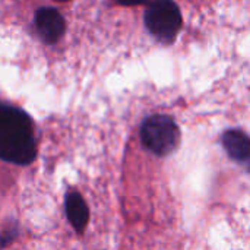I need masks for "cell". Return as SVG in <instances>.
Masks as SVG:
<instances>
[{
	"label": "cell",
	"instance_id": "5b68a950",
	"mask_svg": "<svg viewBox=\"0 0 250 250\" xmlns=\"http://www.w3.org/2000/svg\"><path fill=\"white\" fill-rule=\"evenodd\" d=\"M38 34L47 42H56L64 32V19L54 7H40L35 13Z\"/></svg>",
	"mask_w": 250,
	"mask_h": 250
},
{
	"label": "cell",
	"instance_id": "52a82bcc",
	"mask_svg": "<svg viewBox=\"0 0 250 250\" xmlns=\"http://www.w3.org/2000/svg\"><path fill=\"white\" fill-rule=\"evenodd\" d=\"M64 209L69 223L76 233H83L89 221V209L85 199L78 192H67L64 198Z\"/></svg>",
	"mask_w": 250,
	"mask_h": 250
},
{
	"label": "cell",
	"instance_id": "277c9868",
	"mask_svg": "<svg viewBox=\"0 0 250 250\" xmlns=\"http://www.w3.org/2000/svg\"><path fill=\"white\" fill-rule=\"evenodd\" d=\"M34 135L31 117L21 108L0 103V138Z\"/></svg>",
	"mask_w": 250,
	"mask_h": 250
},
{
	"label": "cell",
	"instance_id": "9c48e42d",
	"mask_svg": "<svg viewBox=\"0 0 250 250\" xmlns=\"http://www.w3.org/2000/svg\"><path fill=\"white\" fill-rule=\"evenodd\" d=\"M119 4H123V6H138V4H144L146 3L148 0H116Z\"/></svg>",
	"mask_w": 250,
	"mask_h": 250
},
{
	"label": "cell",
	"instance_id": "8992f818",
	"mask_svg": "<svg viewBox=\"0 0 250 250\" xmlns=\"http://www.w3.org/2000/svg\"><path fill=\"white\" fill-rule=\"evenodd\" d=\"M223 146L231 160L250 171V138L243 130H227L223 135Z\"/></svg>",
	"mask_w": 250,
	"mask_h": 250
},
{
	"label": "cell",
	"instance_id": "6da1fadb",
	"mask_svg": "<svg viewBox=\"0 0 250 250\" xmlns=\"http://www.w3.org/2000/svg\"><path fill=\"white\" fill-rule=\"evenodd\" d=\"M141 141L152 154L166 157L179 146L180 130L170 116L154 114L144 120L141 126Z\"/></svg>",
	"mask_w": 250,
	"mask_h": 250
},
{
	"label": "cell",
	"instance_id": "ba28073f",
	"mask_svg": "<svg viewBox=\"0 0 250 250\" xmlns=\"http://www.w3.org/2000/svg\"><path fill=\"white\" fill-rule=\"evenodd\" d=\"M15 229H12V230H7V231H4V233H0V249L1 248H4V246H7L12 240H13V237H15Z\"/></svg>",
	"mask_w": 250,
	"mask_h": 250
},
{
	"label": "cell",
	"instance_id": "30bf717a",
	"mask_svg": "<svg viewBox=\"0 0 250 250\" xmlns=\"http://www.w3.org/2000/svg\"><path fill=\"white\" fill-rule=\"evenodd\" d=\"M56 1H67V0H56Z\"/></svg>",
	"mask_w": 250,
	"mask_h": 250
},
{
	"label": "cell",
	"instance_id": "7a4b0ae2",
	"mask_svg": "<svg viewBox=\"0 0 250 250\" xmlns=\"http://www.w3.org/2000/svg\"><path fill=\"white\" fill-rule=\"evenodd\" d=\"M148 31L160 41H173L182 28V13L173 0H149L145 12Z\"/></svg>",
	"mask_w": 250,
	"mask_h": 250
},
{
	"label": "cell",
	"instance_id": "3957f363",
	"mask_svg": "<svg viewBox=\"0 0 250 250\" xmlns=\"http://www.w3.org/2000/svg\"><path fill=\"white\" fill-rule=\"evenodd\" d=\"M37 157L34 135L0 138V160L16 166H29Z\"/></svg>",
	"mask_w": 250,
	"mask_h": 250
}]
</instances>
